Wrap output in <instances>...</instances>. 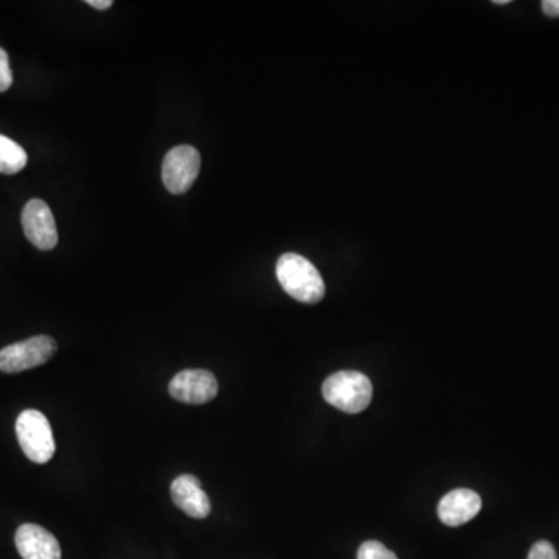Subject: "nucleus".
<instances>
[{"label": "nucleus", "instance_id": "nucleus-14", "mask_svg": "<svg viewBox=\"0 0 559 559\" xmlns=\"http://www.w3.org/2000/svg\"><path fill=\"white\" fill-rule=\"evenodd\" d=\"M527 559H558V553L552 546V542L538 541L533 544L532 549L528 552Z\"/></svg>", "mask_w": 559, "mask_h": 559}, {"label": "nucleus", "instance_id": "nucleus-12", "mask_svg": "<svg viewBox=\"0 0 559 559\" xmlns=\"http://www.w3.org/2000/svg\"><path fill=\"white\" fill-rule=\"evenodd\" d=\"M358 559H398V556L379 541H365L359 547Z\"/></svg>", "mask_w": 559, "mask_h": 559}, {"label": "nucleus", "instance_id": "nucleus-5", "mask_svg": "<svg viewBox=\"0 0 559 559\" xmlns=\"http://www.w3.org/2000/svg\"><path fill=\"white\" fill-rule=\"evenodd\" d=\"M201 171V154L190 145H179L168 151L162 165V179L173 195H184L193 187Z\"/></svg>", "mask_w": 559, "mask_h": 559}, {"label": "nucleus", "instance_id": "nucleus-1", "mask_svg": "<svg viewBox=\"0 0 559 559\" xmlns=\"http://www.w3.org/2000/svg\"><path fill=\"white\" fill-rule=\"evenodd\" d=\"M278 283L297 302L314 305L325 297V282L316 266L299 254L282 255L277 261Z\"/></svg>", "mask_w": 559, "mask_h": 559}, {"label": "nucleus", "instance_id": "nucleus-10", "mask_svg": "<svg viewBox=\"0 0 559 559\" xmlns=\"http://www.w3.org/2000/svg\"><path fill=\"white\" fill-rule=\"evenodd\" d=\"M171 499L190 518L205 519L212 513V504L207 493L202 490L201 480L191 474H184L173 480Z\"/></svg>", "mask_w": 559, "mask_h": 559}, {"label": "nucleus", "instance_id": "nucleus-4", "mask_svg": "<svg viewBox=\"0 0 559 559\" xmlns=\"http://www.w3.org/2000/svg\"><path fill=\"white\" fill-rule=\"evenodd\" d=\"M58 350L55 339L50 336L30 337L0 350V372L21 373L46 364Z\"/></svg>", "mask_w": 559, "mask_h": 559}, {"label": "nucleus", "instance_id": "nucleus-7", "mask_svg": "<svg viewBox=\"0 0 559 559\" xmlns=\"http://www.w3.org/2000/svg\"><path fill=\"white\" fill-rule=\"evenodd\" d=\"M170 395L185 404H205L218 395V381L207 370H184L171 379Z\"/></svg>", "mask_w": 559, "mask_h": 559}, {"label": "nucleus", "instance_id": "nucleus-2", "mask_svg": "<svg viewBox=\"0 0 559 559\" xmlns=\"http://www.w3.org/2000/svg\"><path fill=\"white\" fill-rule=\"evenodd\" d=\"M322 395L328 404L345 414H359L372 403V381L356 370H342L323 382Z\"/></svg>", "mask_w": 559, "mask_h": 559}, {"label": "nucleus", "instance_id": "nucleus-8", "mask_svg": "<svg viewBox=\"0 0 559 559\" xmlns=\"http://www.w3.org/2000/svg\"><path fill=\"white\" fill-rule=\"evenodd\" d=\"M16 549L24 559H61V546L58 539L36 524H24L18 528Z\"/></svg>", "mask_w": 559, "mask_h": 559}, {"label": "nucleus", "instance_id": "nucleus-15", "mask_svg": "<svg viewBox=\"0 0 559 559\" xmlns=\"http://www.w3.org/2000/svg\"><path fill=\"white\" fill-rule=\"evenodd\" d=\"M542 11L549 18H559V0H544L542 2Z\"/></svg>", "mask_w": 559, "mask_h": 559}, {"label": "nucleus", "instance_id": "nucleus-11", "mask_svg": "<svg viewBox=\"0 0 559 559\" xmlns=\"http://www.w3.org/2000/svg\"><path fill=\"white\" fill-rule=\"evenodd\" d=\"M27 160V153L19 143L0 134V173H19L24 170Z\"/></svg>", "mask_w": 559, "mask_h": 559}, {"label": "nucleus", "instance_id": "nucleus-3", "mask_svg": "<svg viewBox=\"0 0 559 559\" xmlns=\"http://www.w3.org/2000/svg\"><path fill=\"white\" fill-rule=\"evenodd\" d=\"M16 435L22 451L33 463L44 465L52 460L56 451L55 438L52 426L42 412L24 410L16 421Z\"/></svg>", "mask_w": 559, "mask_h": 559}, {"label": "nucleus", "instance_id": "nucleus-13", "mask_svg": "<svg viewBox=\"0 0 559 559\" xmlns=\"http://www.w3.org/2000/svg\"><path fill=\"white\" fill-rule=\"evenodd\" d=\"M13 84V72L10 69L8 53L0 47V94L7 92Z\"/></svg>", "mask_w": 559, "mask_h": 559}, {"label": "nucleus", "instance_id": "nucleus-9", "mask_svg": "<svg viewBox=\"0 0 559 559\" xmlns=\"http://www.w3.org/2000/svg\"><path fill=\"white\" fill-rule=\"evenodd\" d=\"M482 510V499L473 490L459 488L449 491L441 497L438 504V518L448 527H460L466 522L473 521Z\"/></svg>", "mask_w": 559, "mask_h": 559}, {"label": "nucleus", "instance_id": "nucleus-17", "mask_svg": "<svg viewBox=\"0 0 559 559\" xmlns=\"http://www.w3.org/2000/svg\"><path fill=\"white\" fill-rule=\"evenodd\" d=\"M494 4H496V5H507V4H510V0H494Z\"/></svg>", "mask_w": 559, "mask_h": 559}, {"label": "nucleus", "instance_id": "nucleus-6", "mask_svg": "<svg viewBox=\"0 0 559 559\" xmlns=\"http://www.w3.org/2000/svg\"><path fill=\"white\" fill-rule=\"evenodd\" d=\"M25 237L39 250H52L58 244L55 216L46 202L32 199L22 210Z\"/></svg>", "mask_w": 559, "mask_h": 559}, {"label": "nucleus", "instance_id": "nucleus-16", "mask_svg": "<svg viewBox=\"0 0 559 559\" xmlns=\"http://www.w3.org/2000/svg\"><path fill=\"white\" fill-rule=\"evenodd\" d=\"M87 5L95 10L105 11L111 8L114 2L112 0H87Z\"/></svg>", "mask_w": 559, "mask_h": 559}]
</instances>
